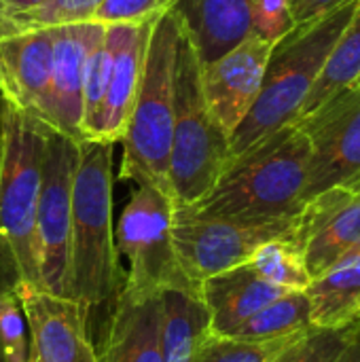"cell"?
Masks as SVG:
<instances>
[{
  "label": "cell",
  "instance_id": "d6986e66",
  "mask_svg": "<svg viewBox=\"0 0 360 362\" xmlns=\"http://www.w3.org/2000/svg\"><path fill=\"white\" fill-rule=\"evenodd\" d=\"M174 15L202 64H210L250 34V0H176Z\"/></svg>",
  "mask_w": 360,
  "mask_h": 362
},
{
  "label": "cell",
  "instance_id": "83f0119b",
  "mask_svg": "<svg viewBox=\"0 0 360 362\" xmlns=\"http://www.w3.org/2000/svg\"><path fill=\"white\" fill-rule=\"evenodd\" d=\"M299 335H289V337H278V339H259V341L208 335L202 346L197 362H269Z\"/></svg>",
  "mask_w": 360,
  "mask_h": 362
},
{
  "label": "cell",
  "instance_id": "9a60e30c",
  "mask_svg": "<svg viewBox=\"0 0 360 362\" xmlns=\"http://www.w3.org/2000/svg\"><path fill=\"white\" fill-rule=\"evenodd\" d=\"M53 68V30L0 34V95L11 108L45 123Z\"/></svg>",
  "mask_w": 360,
  "mask_h": 362
},
{
  "label": "cell",
  "instance_id": "8d00e7d4",
  "mask_svg": "<svg viewBox=\"0 0 360 362\" xmlns=\"http://www.w3.org/2000/svg\"><path fill=\"white\" fill-rule=\"evenodd\" d=\"M359 322H360V314H359Z\"/></svg>",
  "mask_w": 360,
  "mask_h": 362
},
{
  "label": "cell",
  "instance_id": "277c9868",
  "mask_svg": "<svg viewBox=\"0 0 360 362\" xmlns=\"http://www.w3.org/2000/svg\"><path fill=\"white\" fill-rule=\"evenodd\" d=\"M180 23L174 11L153 23L144 74L121 138L123 159L119 176L149 185L172 199L170 153L174 132V68Z\"/></svg>",
  "mask_w": 360,
  "mask_h": 362
},
{
  "label": "cell",
  "instance_id": "ffe728a7",
  "mask_svg": "<svg viewBox=\"0 0 360 362\" xmlns=\"http://www.w3.org/2000/svg\"><path fill=\"white\" fill-rule=\"evenodd\" d=\"M312 325L333 329L356 322L360 314V246L339 257L306 288Z\"/></svg>",
  "mask_w": 360,
  "mask_h": 362
},
{
  "label": "cell",
  "instance_id": "ba28073f",
  "mask_svg": "<svg viewBox=\"0 0 360 362\" xmlns=\"http://www.w3.org/2000/svg\"><path fill=\"white\" fill-rule=\"evenodd\" d=\"M295 221H233L197 214L191 208H174L172 244L185 276L199 284L221 272L248 263L257 248L272 240L295 238Z\"/></svg>",
  "mask_w": 360,
  "mask_h": 362
},
{
  "label": "cell",
  "instance_id": "8992f818",
  "mask_svg": "<svg viewBox=\"0 0 360 362\" xmlns=\"http://www.w3.org/2000/svg\"><path fill=\"white\" fill-rule=\"evenodd\" d=\"M47 125L0 104V246L21 284L40 288L36 208Z\"/></svg>",
  "mask_w": 360,
  "mask_h": 362
},
{
  "label": "cell",
  "instance_id": "4316f807",
  "mask_svg": "<svg viewBox=\"0 0 360 362\" xmlns=\"http://www.w3.org/2000/svg\"><path fill=\"white\" fill-rule=\"evenodd\" d=\"M100 4H102V0H45L42 4H38L21 15L0 21V34L91 21L95 8Z\"/></svg>",
  "mask_w": 360,
  "mask_h": 362
},
{
  "label": "cell",
  "instance_id": "603a6c76",
  "mask_svg": "<svg viewBox=\"0 0 360 362\" xmlns=\"http://www.w3.org/2000/svg\"><path fill=\"white\" fill-rule=\"evenodd\" d=\"M360 81V2L354 8L346 30L342 32L339 40L335 42L318 81L314 83L301 115L312 112L323 102H327L333 93H337L344 87H350ZM297 117V119H299Z\"/></svg>",
  "mask_w": 360,
  "mask_h": 362
},
{
  "label": "cell",
  "instance_id": "ac0fdd59",
  "mask_svg": "<svg viewBox=\"0 0 360 362\" xmlns=\"http://www.w3.org/2000/svg\"><path fill=\"white\" fill-rule=\"evenodd\" d=\"M284 293L289 291L263 280L248 263L206 278L199 284V299L208 312L210 335L229 337L252 314Z\"/></svg>",
  "mask_w": 360,
  "mask_h": 362
},
{
  "label": "cell",
  "instance_id": "5bb4252c",
  "mask_svg": "<svg viewBox=\"0 0 360 362\" xmlns=\"http://www.w3.org/2000/svg\"><path fill=\"white\" fill-rule=\"evenodd\" d=\"M272 49V42L248 34L214 62L202 64L204 98L229 136L244 121L261 91Z\"/></svg>",
  "mask_w": 360,
  "mask_h": 362
},
{
  "label": "cell",
  "instance_id": "d4e9b609",
  "mask_svg": "<svg viewBox=\"0 0 360 362\" xmlns=\"http://www.w3.org/2000/svg\"><path fill=\"white\" fill-rule=\"evenodd\" d=\"M112 47L108 34L91 49L85 66L83 83V140H102V121H104V102L108 89Z\"/></svg>",
  "mask_w": 360,
  "mask_h": 362
},
{
  "label": "cell",
  "instance_id": "6da1fadb",
  "mask_svg": "<svg viewBox=\"0 0 360 362\" xmlns=\"http://www.w3.org/2000/svg\"><path fill=\"white\" fill-rule=\"evenodd\" d=\"M308 168L310 142L295 119L231 157L212 191L187 208L233 221L293 218L306 199Z\"/></svg>",
  "mask_w": 360,
  "mask_h": 362
},
{
  "label": "cell",
  "instance_id": "52a82bcc",
  "mask_svg": "<svg viewBox=\"0 0 360 362\" xmlns=\"http://www.w3.org/2000/svg\"><path fill=\"white\" fill-rule=\"evenodd\" d=\"M174 202L163 191L136 185L115 229V248L129 269L123 286L136 293L182 291L199 297V288L185 276L172 244Z\"/></svg>",
  "mask_w": 360,
  "mask_h": 362
},
{
  "label": "cell",
  "instance_id": "9c48e42d",
  "mask_svg": "<svg viewBox=\"0 0 360 362\" xmlns=\"http://www.w3.org/2000/svg\"><path fill=\"white\" fill-rule=\"evenodd\" d=\"M79 142L64 134L45 129L42 178L36 208V242L40 265V288L66 295V265L72 216V182Z\"/></svg>",
  "mask_w": 360,
  "mask_h": 362
},
{
  "label": "cell",
  "instance_id": "5b68a950",
  "mask_svg": "<svg viewBox=\"0 0 360 362\" xmlns=\"http://www.w3.org/2000/svg\"><path fill=\"white\" fill-rule=\"evenodd\" d=\"M231 159V136L212 115L202 91V62L180 30L174 68V132L170 189L174 208L202 202Z\"/></svg>",
  "mask_w": 360,
  "mask_h": 362
},
{
  "label": "cell",
  "instance_id": "2e32d148",
  "mask_svg": "<svg viewBox=\"0 0 360 362\" xmlns=\"http://www.w3.org/2000/svg\"><path fill=\"white\" fill-rule=\"evenodd\" d=\"M98 362H161V293L121 286Z\"/></svg>",
  "mask_w": 360,
  "mask_h": 362
},
{
  "label": "cell",
  "instance_id": "f546056e",
  "mask_svg": "<svg viewBox=\"0 0 360 362\" xmlns=\"http://www.w3.org/2000/svg\"><path fill=\"white\" fill-rule=\"evenodd\" d=\"M0 348L6 362H28V325L15 293L0 295Z\"/></svg>",
  "mask_w": 360,
  "mask_h": 362
},
{
  "label": "cell",
  "instance_id": "836d02e7",
  "mask_svg": "<svg viewBox=\"0 0 360 362\" xmlns=\"http://www.w3.org/2000/svg\"><path fill=\"white\" fill-rule=\"evenodd\" d=\"M335 362H360V331L359 335L350 341V346L339 354Z\"/></svg>",
  "mask_w": 360,
  "mask_h": 362
},
{
  "label": "cell",
  "instance_id": "d590c367",
  "mask_svg": "<svg viewBox=\"0 0 360 362\" xmlns=\"http://www.w3.org/2000/svg\"><path fill=\"white\" fill-rule=\"evenodd\" d=\"M28 362H36V358H32V356H30V358H28Z\"/></svg>",
  "mask_w": 360,
  "mask_h": 362
},
{
  "label": "cell",
  "instance_id": "4fadbf2b",
  "mask_svg": "<svg viewBox=\"0 0 360 362\" xmlns=\"http://www.w3.org/2000/svg\"><path fill=\"white\" fill-rule=\"evenodd\" d=\"M53 68L45 125L74 142H83V83L91 49L104 38L106 25L95 21L55 25Z\"/></svg>",
  "mask_w": 360,
  "mask_h": 362
},
{
  "label": "cell",
  "instance_id": "7a4b0ae2",
  "mask_svg": "<svg viewBox=\"0 0 360 362\" xmlns=\"http://www.w3.org/2000/svg\"><path fill=\"white\" fill-rule=\"evenodd\" d=\"M112 148L102 140L79 142L66 265V295L89 308L117 297L121 280L112 227Z\"/></svg>",
  "mask_w": 360,
  "mask_h": 362
},
{
  "label": "cell",
  "instance_id": "30bf717a",
  "mask_svg": "<svg viewBox=\"0 0 360 362\" xmlns=\"http://www.w3.org/2000/svg\"><path fill=\"white\" fill-rule=\"evenodd\" d=\"M297 121L310 142L303 204L325 189L360 176V83L339 89Z\"/></svg>",
  "mask_w": 360,
  "mask_h": 362
},
{
  "label": "cell",
  "instance_id": "8fae6325",
  "mask_svg": "<svg viewBox=\"0 0 360 362\" xmlns=\"http://www.w3.org/2000/svg\"><path fill=\"white\" fill-rule=\"evenodd\" d=\"M299 244L312 278L360 246V176L310 197L295 221Z\"/></svg>",
  "mask_w": 360,
  "mask_h": 362
},
{
  "label": "cell",
  "instance_id": "74e56055",
  "mask_svg": "<svg viewBox=\"0 0 360 362\" xmlns=\"http://www.w3.org/2000/svg\"><path fill=\"white\" fill-rule=\"evenodd\" d=\"M359 83H360V81H359Z\"/></svg>",
  "mask_w": 360,
  "mask_h": 362
},
{
  "label": "cell",
  "instance_id": "e0dca14e",
  "mask_svg": "<svg viewBox=\"0 0 360 362\" xmlns=\"http://www.w3.org/2000/svg\"><path fill=\"white\" fill-rule=\"evenodd\" d=\"M153 23L106 25V34L112 47V57H110V74H108V89L104 102L102 142L117 144L123 138L127 117L144 74Z\"/></svg>",
  "mask_w": 360,
  "mask_h": 362
},
{
  "label": "cell",
  "instance_id": "e575fe53",
  "mask_svg": "<svg viewBox=\"0 0 360 362\" xmlns=\"http://www.w3.org/2000/svg\"><path fill=\"white\" fill-rule=\"evenodd\" d=\"M0 362H6V358H4V354H2V348H0Z\"/></svg>",
  "mask_w": 360,
  "mask_h": 362
},
{
  "label": "cell",
  "instance_id": "4dcf8cb0",
  "mask_svg": "<svg viewBox=\"0 0 360 362\" xmlns=\"http://www.w3.org/2000/svg\"><path fill=\"white\" fill-rule=\"evenodd\" d=\"M295 25L291 0H250V34L276 45Z\"/></svg>",
  "mask_w": 360,
  "mask_h": 362
},
{
  "label": "cell",
  "instance_id": "3957f363",
  "mask_svg": "<svg viewBox=\"0 0 360 362\" xmlns=\"http://www.w3.org/2000/svg\"><path fill=\"white\" fill-rule=\"evenodd\" d=\"M360 0L295 25L269 53L261 91L231 134V157L295 121Z\"/></svg>",
  "mask_w": 360,
  "mask_h": 362
},
{
  "label": "cell",
  "instance_id": "44dd1931",
  "mask_svg": "<svg viewBox=\"0 0 360 362\" xmlns=\"http://www.w3.org/2000/svg\"><path fill=\"white\" fill-rule=\"evenodd\" d=\"M208 335L210 320L199 297L174 288L161 293V362H197Z\"/></svg>",
  "mask_w": 360,
  "mask_h": 362
},
{
  "label": "cell",
  "instance_id": "7c38bea8",
  "mask_svg": "<svg viewBox=\"0 0 360 362\" xmlns=\"http://www.w3.org/2000/svg\"><path fill=\"white\" fill-rule=\"evenodd\" d=\"M15 295L30 333V356L36 362H98L87 329L89 305L32 284H19Z\"/></svg>",
  "mask_w": 360,
  "mask_h": 362
},
{
  "label": "cell",
  "instance_id": "d6a6232c",
  "mask_svg": "<svg viewBox=\"0 0 360 362\" xmlns=\"http://www.w3.org/2000/svg\"><path fill=\"white\" fill-rule=\"evenodd\" d=\"M45 0H0V21H6L15 15H21L38 4H42Z\"/></svg>",
  "mask_w": 360,
  "mask_h": 362
},
{
  "label": "cell",
  "instance_id": "f1b7e54d",
  "mask_svg": "<svg viewBox=\"0 0 360 362\" xmlns=\"http://www.w3.org/2000/svg\"><path fill=\"white\" fill-rule=\"evenodd\" d=\"M176 0H102L91 21L115 23H153L174 8Z\"/></svg>",
  "mask_w": 360,
  "mask_h": 362
},
{
  "label": "cell",
  "instance_id": "484cf974",
  "mask_svg": "<svg viewBox=\"0 0 360 362\" xmlns=\"http://www.w3.org/2000/svg\"><path fill=\"white\" fill-rule=\"evenodd\" d=\"M360 322H350L333 329H310L291 341L282 352H278L269 362H335L339 354L359 335Z\"/></svg>",
  "mask_w": 360,
  "mask_h": 362
},
{
  "label": "cell",
  "instance_id": "cb8c5ba5",
  "mask_svg": "<svg viewBox=\"0 0 360 362\" xmlns=\"http://www.w3.org/2000/svg\"><path fill=\"white\" fill-rule=\"evenodd\" d=\"M248 265L274 286L284 291H306L312 276L295 238H280L263 244L248 259Z\"/></svg>",
  "mask_w": 360,
  "mask_h": 362
},
{
  "label": "cell",
  "instance_id": "1f68e13d",
  "mask_svg": "<svg viewBox=\"0 0 360 362\" xmlns=\"http://www.w3.org/2000/svg\"><path fill=\"white\" fill-rule=\"evenodd\" d=\"M350 0H291V6H293V17H295V23H306V21H312L342 4H346Z\"/></svg>",
  "mask_w": 360,
  "mask_h": 362
},
{
  "label": "cell",
  "instance_id": "7402d4cb",
  "mask_svg": "<svg viewBox=\"0 0 360 362\" xmlns=\"http://www.w3.org/2000/svg\"><path fill=\"white\" fill-rule=\"evenodd\" d=\"M314 329L312 305L306 291H289L274 299L257 314H252L244 325H240L229 337L238 339H278L289 335H299Z\"/></svg>",
  "mask_w": 360,
  "mask_h": 362
}]
</instances>
